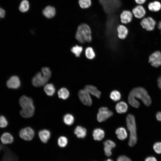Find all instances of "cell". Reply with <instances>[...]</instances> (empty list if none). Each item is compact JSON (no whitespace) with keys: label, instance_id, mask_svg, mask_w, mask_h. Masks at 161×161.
Instances as JSON below:
<instances>
[{"label":"cell","instance_id":"ac0fdd59","mask_svg":"<svg viewBox=\"0 0 161 161\" xmlns=\"http://www.w3.org/2000/svg\"><path fill=\"white\" fill-rule=\"evenodd\" d=\"M42 13L46 18H50L53 17L56 14L55 7L51 6L46 7L43 10Z\"/></svg>","mask_w":161,"mask_h":161},{"label":"cell","instance_id":"484cf974","mask_svg":"<svg viewBox=\"0 0 161 161\" xmlns=\"http://www.w3.org/2000/svg\"><path fill=\"white\" fill-rule=\"evenodd\" d=\"M149 10L153 12H157L161 9V4L157 1L150 3L148 5Z\"/></svg>","mask_w":161,"mask_h":161},{"label":"cell","instance_id":"7a4b0ae2","mask_svg":"<svg viewBox=\"0 0 161 161\" xmlns=\"http://www.w3.org/2000/svg\"><path fill=\"white\" fill-rule=\"evenodd\" d=\"M92 30L90 26L87 24L82 23L78 27L75 35L76 39L79 42H90L92 39Z\"/></svg>","mask_w":161,"mask_h":161},{"label":"cell","instance_id":"f546056e","mask_svg":"<svg viewBox=\"0 0 161 161\" xmlns=\"http://www.w3.org/2000/svg\"><path fill=\"white\" fill-rule=\"evenodd\" d=\"M63 121L66 125L70 126L72 124L74 121V118L72 115L70 114H65L63 117Z\"/></svg>","mask_w":161,"mask_h":161},{"label":"cell","instance_id":"44dd1931","mask_svg":"<svg viewBox=\"0 0 161 161\" xmlns=\"http://www.w3.org/2000/svg\"><path fill=\"white\" fill-rule=\"evenodd\" d=\"M84 89L89 94L97 98H99L100 97L101 93L95 86L90 85H87L85 86Z\"/></svg>","mask_w":161,"mask_h":161},{"label":"cell","instance_id":"5b68a950","mask_svg":"<svg viewBox=\"0 0 161 161\" xmlns=\"http://www.w3.org/2000/svg\"><path fill=\"white\" fill-rule=\"evenodd\" d=\"M49 79L44 76L41 72H37L32 79V83L35 87H40L46 84Z\"/></svg>","mask_w":161,"mask_h":161},{"label":"cell","instance_id":"b9f144b4","mask_svg":"<svg viewBox=\"0 0 161 161\" xmlns=\"http://www.w3.org/2000/svg\"><path fill=\"white\" fill-rule=\"evenodd\" d=\"M156 118L157 120L161 122V112H158L156 114Z\"/></svg>","mask_w":161,"mask_h":161},{"label":"cell","instance_id":"9a60e30c","mask_svg":"<svg viewBox=\"0 0 161 161\" xmlns=\"http://www.w3.org/2000/svg\"><path fill=\"white\" fill-rule=\"evenodd\" d=\"M132 13L136 18H140L145 15L146 11L143 6L138 5L132 9Z\"/></svg>","mask_w":161,"mask_h":161},{"label":"cell","instance_id":"d6986e66","mask_svg":"<svg viewBox=\"0 0 161 161\" xmlns=\"http://www.w3.org/2000/svg\"><path fill=\"white\" fill-rule=\"evenodd\" d=\"M39 138L42 142L47 143L51 136L50 131L48 130L44 129L40 131L38 133Z\"/></svg>","mask_w":161,"mask_h":161},{"label":"cell","instance_id":"7bdbcfd3","mask_svg":"<svg viewBox=\"0 0 161 161\" xmlns=\"http://www.w3.org/2000/svg\"><path fill=\"white\" fill-rule=\"evenodd\" d=\"M157 82L158 87L161 89V75L158 78Z\"/></svg>","mask_w":161,"mask_h":161},{"label":"cell","instance_id":"9c48e42d","mask_svg":"<svg viewBox=\"0 0 161 161\" xmlns=\"http://www.w3.org/2000/svg\"><path fill=\"white\" fill-rule=\"evenodd\" d=\"M78 96L81 102L84 105L90 106L92 104V101L89 93L84 89L80 90Z\"/></svg>","mask_w":161,"mask_h":161},{"label":"cell","instance_id":"30bf717a","mask_svg":"<svg viewBox=\"0 0 161 161\" xmlns=\"http://www.w3.org/2000/svg\"><path fill=\"white\" fill-rule=\"evenodd\" d=\"M156 24L155 21L150 17L143 18L140 22V24L142 27L148 31L153 30Z\"/></svg>","mask_w":161,"mask_h":161},{"label":"cell","instance_id":"7dc6e473","mask_svg":"<svg viewBox=\"0 0 161 161\" xmlns=\"http://www.w3.org/2000/svg\"><path fill=\"white\" fill-rule=\"evenodd\" d=\"M0 150H1V147H0Z\"/></svg>","mask_w":161,"mask_h":161},{"label":"cell","instance_id":"6da1fadb","mask_svg":"<svg viewBox=\"0 0 161 161\" xmlns=\"http://www.w3.org/2000/svg\"><path fill=\"white\" fill-rule=\"evenodd\" d=\"M136 98L141 100L147 106H150L151 103V97L147 90L142 87H138L133 89L130 92L128 97L129 103L132 106L137 108L140 104Z\"/></svg>","mask_w":161,"mask_h":161},{"label":"cell","instance_id":"603a6c76","mask_svg":"<svg viewBox=\"0 0 161 161\" xmlns=\"http://www.w3.org/2000/svg\"><path fill=\"white\" fill-rule=\"evenodd\" d=\"M92 135L95 140L100 141L104 137L105 132L103 130L101 129L96 128L93 130Z\"/></svg>","mask_w":161,"mask_h":161},{"label":"cell","instance_id":"d6a6232c","mask_svg":"<svg viewBox=\"0 0 161 161\" xmlns=\"http://www.w3.org/2000/svg\"><path fill=\"white\" fill-rule=\"evenodd\" d=\"M71 50L76 57H79L83 51V47L81 46L76 45L73 47Z\"/></svg>","mask_w":161,"mask_h":161},{"label":"cell","instance_id":"7c38bea8","mask_svg":"<svg viewBox=\"0 0 161 161\" xmlns=\"http://www.w3.org/2000/svg\"><path fill=\"white\" fill-rule=\"evenodd\" d=\"M133 13L129 10H123L120 15V21L123 24H127L131 22L133 18Z\"/></svg>","mask_w":161,"mask_h":161},{"label":"cell","instance_id":"ee69618b","mask_svg":"<svg viewBox=\"0 0 161 161\" xmlns=\"http://www.w3.org/2000/svg\"><path fill=\"white\" fill-rule=\"evenodd\" d=\"M134 1L137 4H141L145 3L146 0H134Z\"/></svg>","mask_w":161,"mask_h":161},{"label":"cell","instance_id":"d590c367","mask_svg":"<svg viewBox=\"0 0 161 161\" xmlns=\"http://www.w3.org/2000/svg\"><path fill=\"white\" fill-rule=\"evenodd\" d=\"M41 72L46 77L50 78L51 75V72L48 67H44L41 69Z\"/></svg>","mask_w":161,"mask_h":161},{"label":"cell","instance_id":"4316f807","mask_svg":"<svg viewBox=\"0 0 161 161\" xmlns=\"http://www.w3.org/2000/svg\"><path fill=\"white\" fill-rule=\"evenodd\" d=\"M44 90L46 94L49 96H52L55 93V89L54 85L51 83L45 85Z\"/></svg>","mask_w":161,"mask_h":161},{"label":"cell","instance_id":"ab89813d","mask_svg":"<svg viewBox=\"0 0 161 161\" xmlns=\"http://www.w3.org/2000/svg\"><path fill=\"white\" fill-rule=\"evenodd\" d=\"M5 11L0 7V19L3 18L5 16Z\"/></svg>","mask_w":161,"mask_h":161},{"label":"cell","instance_id":"4dcf8cb0","mask_svg":"<svg viewBox=\"0 0 161 161\" xmlns=\"http://www.w3.org/2000/svg\"><path fill=\"white\" fill-rule=\"evenodd\" d=\"M78 3L81 8L85 9L89 8L92 3L91 0H78Z\"/></svg>","mask_w":161,"mask_h":161},{"label":"cell","instance_id":"4fadbf2b","mask_svg":"<svg viewBox=\"0 0 161 161\" xmlns=\"http://www.w3.org/2000/svg\"><path fill=\"white\" fill-rule=\"evenodd\" d=\"M35 110V107L33 105L28 107L22 109L20 113L22 117L28 118L32 117L33 115Z\"/></svg>","mask_w":161,"mask_h":161},{"label":"cell","instance_id":"83f0119b","mask_svg":"<svg viewBox=\"0 0 161 161\" xmlns=\"http://www.w3.org/2000/svg\"><path fill=\"white\" fill-rule=\"evenodd\" d=\"M58 94L59 98L66 100L69 97V93L68 90L66 88H62L58 91Z\"/></svg>","mask_w":161,"mask_h":161},{"label":"cell","instance_id":"e575fe53","mask_svg":"<svg viewBox=\"0 0 161 161\" xmlns=\"http://www.w3.org/2000/svg\"><path fill=\"white\" fill-rule=\"evenodd\" d=\"M68 143V139L65 136H61L58 140V145L61 147L64 148L66 146Z\"/></svg>","mask_w":161,"mask_h":161},{"label":"cell","instance_id":"277c9868","mask_svg":"<svg viewBox=\"0 0 161 161\" xmlns=\"http://www.w3.org/2000/svg\"><path fill=\"white\" fill-rule=\"evenodd\" d=\"M1 155L0 161H18V157L17 155L10 148L5 145H0Z\"/></svg>","mask_w":161,"mask_h":161},{"label":"cell","instance_id":"d4e9b609","mask_svg":"<svg viewBox=\"0 0 161 161\" xmlns=\"http://www.w3.org/2000/svg\"><path fill=\"white\" fill-rule=\"evenodd\" d=\"M115 133L118 138L120 140L125 139L127 137V133L126 129L123 127H120L117 129Z\"/></svg>","mask_w":161,"mask_h":161},{"label":"cell","instance_id":"e0dca14e","mask_svg":"<svg viewBox=\"0 0 161 161\" xmlns=\"http://www.w3.org/2000/svg\"><path fill=\"white\" fill-rule=\"evenodd\" d=\"M0 139L2 144L4 145L11 144L14 141V138L12 135L7 132L3 133L1 135Z\"/></svg>","mask_w":161,"mask_h":161},{"label":"cell","instance_id":"f6af8a7d","mask_svg":"<svg viewBox=\"0 0 161 161\" xmlns=\"http://www.w3.org/2000/svg\"><path fill=\"white\" fill-rule=\"evenodd\" d=\"M158 28L160 30L161 33V20L158 23Z\"/></svg>","mask_w":161,"mask_h":161},{"label":"cell","instance_id":"60d3db41","mask_svg":"<svg viewBox=\"0 0 161 161\" xmlns=\"http://www.w3.org/2000/svg\"><path fill=\"white\" fill-rule=\"evenodd\" d=\"M145 161H157L155 157L153 156H149L146 157Z\"/></svg>","mask_w":161,"mask_h":161},{"label":"cell","instance_id":"1f68e13d","mask_svg":"<svg viewBox=\"0 0 161 161\" xmlns=\"http://www.w3.org/2000/svg\"><path fill=\"white\" fill-rule=\"evenodd\" d=\"M86 57L89 59H93L95 56V54L93 48L91 47H88L86 49L85 51Z\"/></svg>","mask_w":161,"mask_h":161},{"label":"cell","instance_id":"2e32d148","mask_svg":"<svg viewBox=\"0 0 161 161\" xmlns=\"http://www.w3.org/2000/svg\"><path fill=\"white\" fill-rule=\"evenodd\" d=\"M19 103L22 109L34 105L32 99L25 95H23L21 97L19 100Z\"/></svg>","mask_w":161,"mask_h":161},{"label":"cell","instance_id":"5bb4252c","mask_svg":"<svg viewBox=\"0 0 161 161\" xmlns=\"http://www.w3.org/2000/svg\"><path fill=\"white\" fill-rule=\"evenodd\" d=\"M104 145V150L105 154L107 156L109 157L111 155V151L112 148L115 147V143L111 140H107L103 143Z\"/></svg>","mask_w":161,"mask_h":161},{"label":"cell","instance_id":"74e56055","mask_svg":"<svg viewBox=\"0 0 161 161\" xmlns=\"http://www.w3.org/2000/svg\"><path fill=\"white\" fill-rule=\"evenodd\" d=\"M8 124V121L5 117L0 116V127L4 128L7 127Z\"/></svg>","mask_w":161,"mask_h":161},{"label":"cell","instance_id":"8d00e7d4","mask_svg":"<svg viewBox=\"0 0 161 161\" xmlns=\"http://www.w3.org/2000/svg\"><path fill=\"white\" fill-rule=\"evenodd\" d=\"M153 148L155 152L158 154H161V142L155 143L153 146Z\"/></svg>","mask_w":161,"mask_h":161},{"label":"cell","instance_id":"8fae6325","mask_svg":"<svg viewBox=\"0 0 161 161\" xmlns=\"http://www.w3.org/2000/svg\"><path fill=\"white\" fill-rule=\"evenodd\" d=\"M7 87L10 89H17L21 85V82L18 77L13 75L10 77L6 83Z\"/></svg>","mask_w":161,"mask_h":161},{"label":"cell","instance_id":"3957f363","mask_svg":"<svg viewBox=\"0 0 161 161\" xmlns=\"http://www.w3.org/2000/svg\"><path fill=\"white\" fill-rule=\"evenodd\" d=\"M127 128L130 132L128 144L130 147H133L136 144L137 141L136 126L134 116L128 114L126 118Z\"/></svg>","mask_w":161,"mask_h":161},{"label":"cell","instance_id":"52a82bcc","mask_svg":"<svg viewBox=\"0 0 161 161\" xmlns=\"http://www.w3.org/2000/svg\"><path fill=\"white\" fill-rule=\"evenodd\" d=\"M20 137L26 141H30L32 139L35 135V132L31 128L28 127L21 129L19 132Z\"/></svg>","mask_w":161,"mask_h":161},{"label":"cell","instance_id":"bcb514c9","mask_svg":"<svg viewBox=\"0 0 161 161\" xmlns=\"http://www.w3.org/2000/svg\"><path fill=\"white\" fill-rule=\"evenodd\" d=\"M105 161H113L111 159H109L108 160H106Z\"/></svg>","mask_w":161,"mask_h":161},{"label":"cell","instance_id":"cb8c5ba5","mask_svg":"<svg viewBox=\"0 0 161 161\" xmlns=\"http://www.w3.org/2000/svg\"><path fill=\"white\" fill-rule=\"evenodd\" d=\"M128 109L127 104L123 101L117 103L115 106L116 110L118 113H123L126 112Z\"/></svg>","mask_w":161,"mask_h":161},{"label":"cell","instance_id":"8992f818","mask_svg":"<svg viewBox=\"0 0 161 161\" xmlns=\"http://www.w3.org/2000/svg\"><path fill=\"white\" fill-rule=\"evenodd\" d=\"M113 114L112 112L106 107L100 108L97 115V119L99 122H102L111 117Z\"/></svg>","mask_w":161,"mask_h":161},{"label":"cell","instance_id":"f1b7e54d","mask_svg":"<svg viewBox=\"0 0 161 161\" xmlns=\"http://www.w3.org/2000/svg\"><path fill=\"white\" fill-rule=\"evenodd\" d=\"M30 4L27 0H23L21 2L19 7L20 11L23 13L27 12L29 9Z\"/></svg>","mask_w":161,"mask_h":161},{"label":"cell","instance_id":"836d02e7","mask_svg":"<svg viewBox=\"0 0 161 161\" xmlns=\"http://www.w3.org/2000/svg\"><path fill=\"white\" fill-rule=\"evenodd\" d=\"M110 97L112 100L116 101L120 99L121 97V95L119 91L114 90L111 92Z\"/></svg>","mask_w":161,"mask_h":161},{"label":"cell","instance_id":"ba28073f","mask_svg":"<svg viewBox=\"0 0 161 161\" xmlns=\"http://www.w3.org/2000/svg\"><path fill=\"white\" fill-rule=\"evenodd\" d=\"M148 62L151 65L155 67H158L161 65V52L156 51L149 56Z\"/></svg>","mask_w":161,"mask_h":161},{"label":"cell","instance_id":"7402d4cb","mask_svg":"<svg viewBox=\"0 0 161 161\" xmlns=\"http://www.w3.org/2000/svg\"><path fill=\"white\" fill-rule=\"evenodd\" d=\"M86 128L82 126H78L75 128L74 133L78 137L83 138L86 137Z\"/></svg>","mask_w":161,"mask_h":161},{"label":"cell","instance_id":"ffe728a7","mask_svg":"<svg viewBox=\"0 0 161 161\" xmlns=\"http://www.w3.org/2000/svg\"><path fill=\"white\" fill-rule=\"evenodd\" d=\"M117 29L119 38L123 39L126 38L128 33V30L126 26L120 24L117 27Z\"/></svg>","mask_w":161,"mask_h":161},{"label":"cell","instance_id":"f35d334b","mask_svg":"<svg viewBox=\"0 0 161 161\" xmlns=\"http://www.w3.org/2000/svg\"><path fill=\"white\" fill-rule=\"evenodd\" d=\"M117 161H132L128 157L122 155L119 156L117 158Z\"/></svg>","mask_w":161,"mask_h":161}]
</instances>
